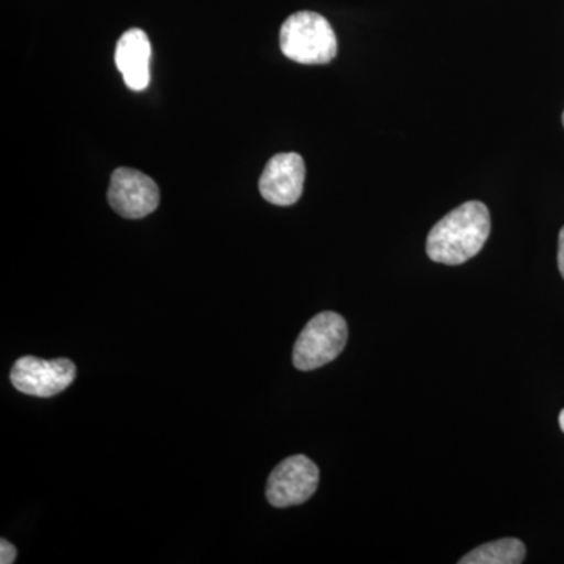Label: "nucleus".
Wrapping results in <instances>:
<instances>
[{"label": "nucleus", "mask_w": 564, "mask_h": 564, "mask_svg": "<svg viewBox=\"0 0 564 564\" xmlns=\"http://www.w3.org/2000/svg\"><path fill=\"white\" fill-rule=\"evenodd\" d=\"M348 339V326L343 315L322 313L310 321L293 347V366L303 372L334 361Z\"/></svg>", "instance_id": "nucleus-3"}, {"label": "nucleus", "mask_w": 564, "mask_h": 564, "mask_svg": "<svg viewBox=\"0 0 564 564\" xmlns=\"http://www.w3.org/2000/svg\"><path fill=\"white\" fill-rule=\"evenodd\" d=\"M491 232V215L480 202L464 203L433 226L426 254L434 262L459 265L475 258Z\"/></svg>", "instance_id": "nucleus-1"}, {"label": "nucleus", "mask_w": 564, "mask_h": 564, "mask_svg": "<svg viewBox=\"0 0 564 564\" xmlns=\"http://www.w3.org/2000/svg\"><path fill=\"white\" fill-rule=\"evenodd\" d=\"M161 193L150 176L137 170L118 169L111 174L109 203L121 217L139 220L159 207Z\"/></svg>", "instance_id": "nucleus-6"}, {"label": "nucleus", "mask_w": 564, "mask_h": 564, "mask_svg": "<svg viewBox=\"0 0 564 564\" xmlns=\"http://www.w3.org/2000/svg\"><path fill=\"white\" fill-rule=\"evenodd\" d=\"M558 269L564 278V228L560 231L558 237Z\"/></svg>", "instance_id": "nucleus-11"}, {"label": "nucleus", "mask_w": 564, "mask_h": 564, "mask_svg": "<svg viewBox=\"0 0 564 564\" xmlns=\"http://www.w3.org/2000/svg\"><path fill=\"white\" fill-rule=\"evenodd\" d=\"M321 473L307 456L295 455L274 467L267 484V500L274 508L307 502L317 491Z\"/></svg>", "instance_id": "nucleus-5"}, {"label": "nucleus", "mask_w": 564, "mask_h": 564, "mask_svg": "<svg viewBox=\"0 0 564 564\" xmlns=\"http://www.w3.org/2000/svg\"><path fill=\"white\" fill-rule=\"evenodd\" d=\"M525 560V545L516 538H503L474 549L464 555L462 564H519Z\"/></svg>", "instance_id": "nucleus-9"}, {"label": "nucleus", "mask_w": 564, "mask_h": 564, "mask_svg": "<svg viewBox=\"0 0 564 564\" xmlns=\"http://www.w3.org/2000/svg\"><path fill=\"white\" fill-rule=\"evenodd\" d=\"M560 429L563 430V433H564V410L562 411V413H560Z\"/></svg>", "instance_id": "nucleus-12"}, {"label": "nucleus", "mask_w": 564, "mask_h": 564, "mask_svg": "<svg viewBox=\"0 0 564 564\" xmlns=\"http://www.w3.org/2000/svg\"><path fill=\"white\" fill-rule=\"evenodd\" d=\"M76 373V366L66 358L46 361L35 356H22L14 362L10 380L22 393L50 399L68 389Z\"/></svg>", "instance_id": "nucleus-4"}, {"label": "nucleus", "mask_w": 564, "mask_h": 564, "mask_svg": "<svg viewBox=\"0 0 564 564\" xmlns=\"http://www.w3.org/2000/svg\"><path fill=\"white\" fill-rule=\"evenodd\" d=\"M18 552L14 549V545L9 543L6 538L0 540V563L2 564H11L17 560Z\"/></svg>", "instance_id": "nucleus-10"}, {"label": "nucleus", "mask_w": 564, "mask_h": 564, "mask_svg": "<svg viewBox=\"0 0 564 564\" xmlns=\"http://www.w3.org/2000/svg\"><path fill=\"white\" fill-rule=\"evenodd\" d=\"M306 166L296 152H281L267 163L259 181V191L265 202L274 206H292L303 193Z\"/></svg>", "instance_id": "nucleus-7"}, {"label": "nucleus", "mask_w": 564, "mask_h": 564, "mask_svg": "<svg viewBox=\"0 0 564 564\" xmlns=\"http://www.w3.org/2000/svg\"><path fill=\"white\" fill-rule=\"evenodd\" d=\"M563 126H564V111H563Z\"/></svg>", "instance_id": "nucleus-13"}, {"label": "nucleus", "mask_w": 564, "mask_h": 564, "mask_svg": "<svg viewBox=\"0 0 564 564\" xmlns=\"http://www.w3.org/2000/svg\"><path fill=\"white\" fill-rule=\"evenodd\" d=\"M280 46L285 57L302 65H326L337 54L332 24L314 11H299L288 18L281 28Z\"/></svg>", "instance_id": "nucleus-2"}, {"label": "nucleus", "mask_w": 564, "mask_h": 564, "mask_svg": "<svg viewBox=\"0 0 564 564\" xmlns=\"http://www.w3.org/2000/svg\"><path fill=\"white\" fill-rule=\"evenodd\" d=\"M151 43L141 29H131L118 40L115 51L117 68L122 74L126 87L143 91L150 85Z\"/></svg>", "instance_id": "nucleus-8"}]
</instances>
